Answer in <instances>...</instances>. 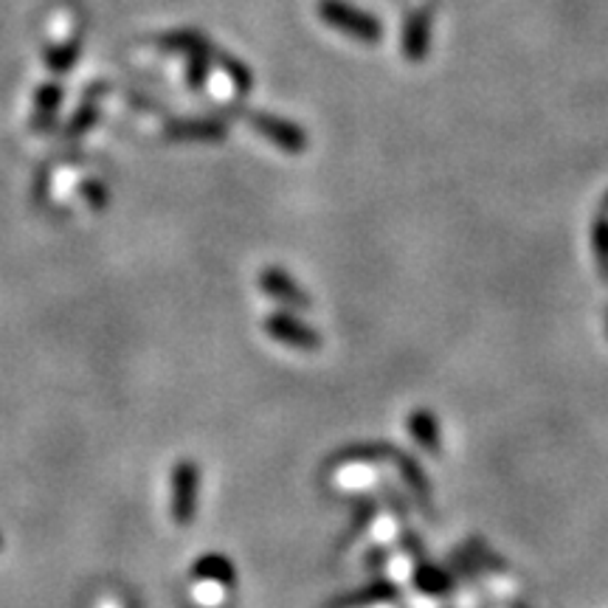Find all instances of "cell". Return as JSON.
<instances>
[{
    "label": "cell",
    "mask_w": 608,
    "mask_h": 608,
    "mask_svg": "<svg viewBox=\"0 0 608 608\" xmlns=\"http://www.w3.org/2000/svg\"><path fill=\"white\" fill-rule=\"evenodd\" d=\"M195 578L197 580H209V584L217 586H234V566L232 560L225 558V555H203L201 560L195 564Z\"/></svg>",
    "instance_id": "obj_9"
},
{
    "label": "cell",
    "mask_w": 608,
    "mask_h": 608,
    "mask_svg": "<svg viewBox=\"0 0 608 608\" xmlns=\"http://www.w3.org/2000/svg\"><path fill=\"white\" fill-rule=\"evenodd\" d=\"M428 34H432V14H414L406 23V31H403V51H406L412 60H420V57L426 54Z\"/></svg>",
    "instance_id": "obj_8"
},
{
    "label": "cell",
    "mask_w": 608,
    "mask_h": 608,
    "mask_svg": "<svg viewBox=\"0 0 608 608\" xmlns=\"http://www.w3.org/2000/svg\"><path fill=\"white\" fill-rule=\"evenodd\" d=\"M197 487H201V468L192 459H181L172 468V521L178 527H189L195 521Z\"/></svg>",
    "instance_id": "obj_2"
},
{
    "label": "cell",
    "mask_w": 608,
    "mask_h": 608,
    "mask_svg": "<svg viewBox=\"0 0 608 608\" xmlns=\"http://www.w3.org/2000/svg\"><path fill=\"white\" fill-rule=\"evenodd\" d=\"M166 135L175 141H223L225 139V122L220 119H178V122L166 124Z\"/></svg>",
    "instance_id": "obj_6"
},
{
    "label": "cell",
    "mask_w": 608,
    "mask_h": 608,
    "mask_svg": "<svg viewBox=\"0 0 608 608\" xmlns=\"http://www.w3.org/2000/svg\"><path fill=\"white\" fill-rule=\"evenodd\" d=\"M318 14H322V20L330 29L353 37V40H361V43H377L381 34H384L377 18H372L364 9L353 7L347 0H322Z\"/></svg>",
    "instance_id": "obj_1"
},
{
    "label": "cell",
    "mask_w": 608,
    "mask_h": 608,
    "mask_svg": "<svg viewBox=\"0 0 608 608\" xmlns=\"http://www.w3.org/2000/svg\"><path fill=\"white\" fill-rule=\"evenodd\" d=\"M62 104V88L57 82H49L37 91L34 97V113H31V128L34 130H49L54 124L57 113H60Z\"/></svg>",
    "instance_id": "obj_7"
},
{
    "label": "cell",
    "mask_w": 608,
    "mask_h": 608,
    "mask_svg": "<svg viewBox=\"0 0 608 608\" xmlns=\"http://www.w3.org/2000/svg\"><path fill=\"white\" fill-rule=\"evenodd\" d=\"M85 195H88V201H91L97 209H104V203H108V195H104V189L97 186V183L85 186Z\"/></svg>",
    "instance_id": "obj_12"
},
{
    "label": "cell",
    "mask_w": 608,
    "mask_h": 608,
    "mask_svg": "<svg viewBox=\"0 0 608 608\" xmlns=\"http://www.w3.org/2000/svg\"><path fill=\"white\" fill-rule=\"evenodd\" d=\"M0 547H3V538H0Z\"/></svg>",
    "instance_id": "obj_13"
},
{
    "label": "cell",
    "mask_w": 608,
    "mask_h": 608,
    "mask_svg": "<svg viewBox=\"0 0 608 608\" xmlns=\"http://www.w3.org/2000/svg\"><path fill=\"white\" fill-rule=\"evenodd\" d=\"M249 122L254 124V130L262 135V139L276 144L280 150L302 152L304 146H307V135H304V130L298 128V124L285 122V119L271 116V113H251Z\"/></svg>",
    "instance_id": "obj_3"
},
{
    "label": "cell",
    "mask_w": 608,
    "mask_h": 608,
    "mask_svg": "<svg viewBox=\"0 0 608 608\" xmlns=\"http://www.w3.org/2000/svg\"><path fill=\"white\" fill-rule=\"evenodd\" d=\"M260 287L265 296L276 298V302L282 304H291V307H307L311 304V298L304 296V291L298 287L296 280H291V276L285 274L282 268H265L260 276Z\"/></svg>",
    "instance_id": "obj_5"
},
{
    "label": "cell",
    "mask_w": 608,
    "mask_h": 608,
    "mask_svg": "<svg viewBox=\"0 0 608 608\" xmlns=\"http://www.w3.org/2000/svg\"><path fill=\"white\" fill-rule=\"evenodd\" d=\"M97 122H99V104L97 102L82 104V108L77 110V116H73L71 124L65 128V135L85 133V130H91Z\"/></svg>",
    "instance_id": "obj_11"
},
{
    "label": "cell",
    "mask_w": 608,
    "mask_h": 608,
    "mask_svg": "<svg viewBox=\"0 0 608 608\" xmlns=\"http://www.w3.org/2000/svg\"><path fill=\"white\" fill-rule=\"evenodd\" d=\"M265 333L271 335L274 341L285 344V347L293 349H316L322 341H318L316 330H311L302 318L287 316V313H274L265 322Z\"/></svg>",
    "instance_id": "obj_4"
},
{
    "label": "cell",
    "mask_w": 608,
    "mask_h": 608,
    "mask_svg": "<svg viewBox=\"0 0 608 608\" xmlns=\"http://www.w3.org/2000/svg\"><path fill=\"white\" fill-rule=\"evenodd\" d=\"M80 60V43L77 40H71V43H60V45H51L49 51H45V62L51 65V71H71L73 62Z\"/></svg>",
    "instance_id": "obj_10"
}]
</instances>
